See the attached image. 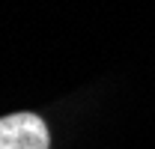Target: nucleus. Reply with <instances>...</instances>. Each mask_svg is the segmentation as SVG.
<instances>
[{
	"mask_svg": "<svg viewBox=\"0 0 155 149\" xmlns=\"http://www.w3.org/2000/svg\"><path fill=\"white\" fill-rule=\"evenodd\" d=\"M51 137L36 113H9L0 119V149H48Z\"/></svg>",
	"mask_w": 155,
	"mask_h": 149,
	"instance_id": "1",
	"label": "nucleus"
}]
</instances>
